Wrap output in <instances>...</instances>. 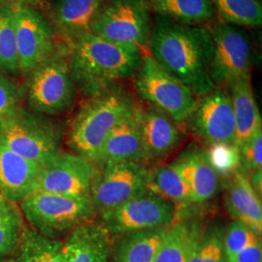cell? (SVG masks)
I'll list each match as a JSON object with an SVG mask.
<instances>
[{"label":"cell","instance_id":"cell-23","mask_svg":"<svg viewBox=\"0 0 262 262\" xmlns=\"http://www.w3.org/2000/svg\"><path fill=\"white\" fill-rule=\"evenodd\" d=\"M205 227L195 219L179 217L167 227L152 262H188L189 255Z\"/></svg>","mask_w":262,"mask_h":262},{"label":"cell","instance_id":"cell-18","mask_svg":"<svg viewBox=\"0 0 262 262\" xmlns=\"http://www.w3.org/2000/svg\"><path fill=\"white\" fill-rule=\"evenodd\" d=\"M107 0H56L51 24L69 44L91 34L94 19Z\"/></svg>","mask_w":262,"mask_h":262},{"label":"cell","instance_id":"cell-22","mask_svg":"<svg viewBox=\"0 0 262 262\" xmlns=\"http://www.w3.org/2000/svg\"><path fill=\"white\" fill-rule=\"evenodd\" d=\"M230 95L236 126V147L262 127L261 115L253 94L251 77L237 80L225 88Z\"/></svg>","mask_w":262,"mask_h":262},{"label":"cell","instance_id":"cell-7","mask_svg":"<svg viewBox=\"0 0 262 262\" xmlns=\"http://www.w3.org/2000/svg\"><path fill=\"white\" fill-rule=\"evenodd\" d=\"M133 83L141 99L177 123L186 122L196 104L193 92L163 70L150 55L143 56Z\"/></svg>","mask_w":262,"mask_h":262},{"label":"cell","instance_id":"cell-1","mask_svg":"<svg viewBox=\"0 0 262 262\" xmlns=\"http://www.w3.org/2000/svg\"><path fill=\"white\" fill-rule=\"evenodd\" d=\"M147 48L163 70L188 86L197 97L215 89L210 77L213 39L208 28L156 15Z\"/></svg>","mask_w":262,"mask_h":262},{"label":"cell","instance_id":"cell-6","mask_svg":"<svg viewBox=\"0 0 262 262\" xmlns=\"http://www.w3.org/2000/svg\"><path fill=\"white\" fill-rule=\"evenodd\" d=\"M19 205L31 228L52 239L69 234L97 216L91 197L35 191L21 200Z\"/></svg>","mask_w":262,"mask_h":262},{"label":"cell","instance_id":"cell-12","mask_svg":"<svg viewBox=\"0 0 262 262\" xmlns=\"http://www.w3.org/2000/svg\"><path fill=\"white\" fill-rule=\"evenodd\" d=\"M190 130L208 145H235L236 126L230 95L224 86L197 97L187 121Z\"/></svg>","mask_w":262,"mask_h":262},{"label":"cell","instance_id":"cell-20","mask_svg":"<svg viewBox=\"0 0 262 262\" xmlns=\"http://www.w3.org/2000/svg\"><path fill=\"white\" fill-rule=\"evenodd\" d=\"M170 164L186 180L195 203H204L215 196L221 177L205 151L198 148L189 149Z\"/></svg>","mask_w":262,"mask_h":262},{"label":"cell","instance_id":"cell-5","mask_svg":"<svg viewBox=\"0 0 262 262\" xmlns=\"http://www.w3.org/2000/svg\"><path fill=\"white\" fill-rule=\"evenodd\" d=\"M67 56L68 48L57 47L26 76L23 99L30 111L56 117L75 107L79 93L69 73Z\"/></svg>","mask_w":262,"mask_h":262},{"label":"cell","instance_id":"cell-10","mask_svg":"<svg viewBox=\"0 0 262 262\" xmlns=\"http://www.w3.org/2000/svg\"><path fill=\"white\" fill-rule=\"evenodd\" d=\"M209 30L213 39L210 77L215 86L226 88L234 81L251 77L252 44L243 28L221 21Z\"/></svg>","mask_w":262,"mask_h":262},{"label":"cell","instance_id":"cell-13","mask_svg":"<svg viewBox=\"0 0 262 262\" xmlns=\"http://www.w3.org/2000/svg\"><path fill=\"white\" fill-rule=\"evenodd\" d=\"M13 9L20 75L27 76L56 51V31L37 8Z\"/></svg>","mask_w":262,"mask_h":262},{"label":"cell","instance_id":"cell-14","mask_svg":"<svg viewBox=\"0 0 262 262\" xmlns=\"http://www.w3.org/2000/svg\"><path fill=\"white\" fill-rule=\"evenodd\" d=\"M97 171L98 168L89 159L61 150L43 165L35 191L90 197Z\"/></svg>","mask_w":262,"mask_h":262},{"label":"cell","instance_id":"cell-34","mask_svg":"<svg viewBox=\"0 0 262 262\" xmlns=\"http://www.w3.org/2000/svg\"><path fill=\"white\" fill-rule=\"evenodd\" d=\"M240 167L248 173L262 169V127L238 147Z\"/></svg>","mask_w":262,"mask_h":262},{"label":"cell","instance_id":"cell-15","mask_svg":"<svg viewBox=\"0 0 262 262\" xmlns=\"http://www.w3.org/2000/svg\"><path fill=\"white\" fill-rule=\"evenodd\" d=\"M148 159L141 136L136 108L111 131L94 161V165L100 169L124 162L144 163Z\"/></svg>","mask_w":262,"mask_h":262},{"label":"cell","instance_id":"cell-11","mask_svg":"<svg viewBox=\"0 0 262 262\" xmlns=\"http://www.w3.org/2000/svg\"><path fill=\"white\" fill-rule=\"evenodd\" d=\"M149 177L150 170L144 163L124 162L98 169L90 194L97 216L150 189Z\"/></svg>","mask_w":262,"mask_h":262},{"label":"cell","instance_id":"cell-26","mask_svg":"<svg viewBox=\"0 0 262 262\" xmlns=\"http://www.w3.org/2000/svg\"><path fill=\"white\" fill-rule=\"evenodd\" d=\"M8 262H64L62 242L26 227Z\"/></svg>","mask_w":262,"mask_h":262},{"label":"cell","instance_id":"cell-29","mask_svg":"<svg viewBox=\"0 0 262 262\" xmlns=\"http://www.w3.org/2000/svg\"><path fill=\"white\" fill-rule=\"evenodd\" d=\"M25 229L19 204L0 194V257L15 251Z\"/></svg>","mask_w":262,"mask_h":262},{"label":"cell","instance_id":"cell-30","mask_svg":"<svg viewBox=\"0 0 262 262\" xmlns=\"http://www.w3.org/2000/svg\"><path fill=\"white\" fill-rule=\"evenodd\" d=\"M224 21L240 28H260L262 4L260 0H211Z\"/></svg>","mask_w":262,"mask_h":262},{"label":"cell","instance_id":"cell-3","mask_svg":"<svg viewBox=\"0 0 262 262\" xmlns=\"http://www.w3.org/2000/svg\"><path fill=\"white\" fill-rule=\"evenodd\" d=\"M136 108L133 97L118 84L85 98L66 130L67 147L94 164L111 131Z\"/></svg>","mask_w":262,"mask_h":262},{"label":"cell","instance_id":"cell-39","mask_svg":"<svg viewBox=\"0 0 262 262\" xmlns=\"http://www.w3.org/2000/svg\"><path fill=\"white\" fill-rule=\"evenodd\" d=\"M0 258H2V257H0Z\"/></svg>","mask_w":262,"mask_h":262},{"label":"cell","instance_id":"cell-38","mask_svg":"<svg viewBox=\"0 0 262 262\" xmlns=\"http://www.w3.org/2000/svg\"><path fill=\"white\" fill-rule=\"evenodd\" d=\"M249 182L253 188V190L256 192V194L261 198L262 194V169L255 170L250 173V176H248Z\"/></svg>","mask_w":262,"mask_h":262},{"label":"cell","instance_id":"cell-32","mask_svg":"<svg viewBox=\"0 0 262 262\" xmlns=\"http://www.w3.org/2000/svg\"><path fill=\"white\" fill-rule=\"evenodd\" d=\"M261 240L253 230L240 222L233 221L224 229L225 259L229 261L234 255L248 246Z\"/></svg>","mask_w":262,"mask_h":262},{"label":"cell","instance_id":"cell-17","mask_svg":"<svg viewBox=\"0 0 262 262\" xmlns=\"http://www.w3.org/2000/svg\"><path fill=\"white\" fill-rule=\"evenodd\" d=\"M42 167L0 143V194L19 203L36 190Z\"/></svg>","mask_w":262,"mask_h":262},{"label":"cell","instance_id":"cell-24","mask_svg":"<svg viewBox=\"0 0 262 262\" xmlns=\"http://www.w3.org/2000/svg\"><path fill=\"white\" fill-rule=\"evenodd\" d=\"M167 227L114 236L110 262H152Z\"/></svg>","mask_w":262,"mask_h":262},{"label":"cell","instance_id":"cell-2","mask_svg":"<svg viewBox=\"0 0 262 262\" xmlns=\"http://www.w3.org/2000/svg\"><path fill=\"white\" fill-rule=\"evenodd\" d=\"M69 45V73L84 98L133 77L144 56L138 48L115 44L92 33Z\"/></svg>","mask_w":262,"mask_h":262},{"label":"cell","instance_id":"cell-37","mask_svg":"<svg viewBox=\"0 0 262 262\" xmlns=\"http://www.w3.org/2000/svg\"><path fill=\"white\" fill-rule=\"evenodd\" d=\"M0 5L8 6L11 8L32 7L38 9V7L41 5V0H0Z\"/></svg>","mask_w":262,"mask_h":262},{"label":"cell","instance_id":"cell-8","mask_svg":"<svg viewBox=\"0 0 262 262\" xmlns=\"http://www.w3.org/2000/svg\"><path fill=\"white\" fill-rule=\"evenodd\" d=\"M148 0H107L91 33L122 46L147 48L151 28Z\"/></svg>","mask_w":262,"mask_h":262},{"label":"cell","instance_id":"cell-35","mask_svg":"<svg viewBox=\"0 0 262 262\" xmlns=\"http://www.w3.org/2000/svg\"><path fill=\"white\" fill-rule=\"evenodd\" d=\"M23 101V89L10 77L0 73V120Z\"/></svg>","mask_w":262,"mask_h":262},{"label":"cell","instance_id":"cell-21","mask_svg":"<svg viewBox=\"0 0 262 262\" xmlns=\"http://www.w3.org/2000/svg\"><path fill=\"white\" fill-rule=\"evenodd\" d=\"M225 206L233 221L247 225L261 238V198L253 190L248 176L240 170L231 176L227 186Z\"/></svg>","mask_w":262,"mask_h":262},{"label":"cell","instance_id":"cell-31","mask_svg":"<svg viewBox=\"0 0 262 262\" xmlns=\"http://www.w3.org/2000/svg\"><path fill=\"white\" fill-rule=\"evenodd\" d=\"M224 229L221 225L204 228L191 251L188 262H226Z\"/></svg>","mask_w":262,"mask_h":262},{"label":"cell","instance_id":"cell-4","mask_svg":"<svg viewBox=\"0 0 262 262\" xmlns=\"http://www.w3.org/2000/svg\"><path fill=\"white\" fill-rule=\"evenodd\" d=\"M66 136L60 122L21 105L0 120V143L41 165L62 150Z\"/></svg>","mask_w":262,"mask_h":262},{"label":"cell","instance_id":"cell-33","mask_svg":"<svg viewBox=\"0 0 262 262\" xmlns=\"http://www.w3.org/2000/svg\"><path fill=\"white\" fill-rule=\"evenodd\" d=\"M206 152L209 161L220 175H233L240 167L239 151L236 145L212 144Z\"/></svg>","mask_w":262,"mask_h":262},{"label":"cell","instance_id":"cell-19","mask_svg":"<svg viewBox=\"0 0 262 262\" xmlns=\"http://www.w3.org/2000/svg\"><path fill=\"white\" fill-rule=\"evenodd\" d=\"M141 136L149 159L168 155L181 141V132L176 122L159 110L137 107Z\"/></svg>","mask_w":262,"mask_h":262},{"label":"cell","instance_id":"cell-16","mask_svg":"<svg viewBox=\"0 0 262 262\" xmlns=\"http://www.w3.org/2000/svg\"><path fill=\"white\" fill-rule=\"evenodd\" d=\"M114 236L96 219L80 225L62 243L64 262H110Z\"/></svg>","mask_w":262,"mask_h":262},{"label":"cell","instance_id":"cell-36","mask_svg":"<svg viewBox=\"0 0 262 262\" xmlns=\"http://www.w3.org/2000/svg\"><path fill=\"white\" fill-rule=\"evenodd\" d=\"M228 262H262L261 240L248 246Z\"/></svg>","mask_w":262,"mask_h":262},{"label":"cell","instance_id":"cell-9","mask_svg":"<svg viewBox=\"0 0 262 262\" xmlns=\"http://www.w3.org/2000/svg\"><path fill=\"white\" fill-rule=\"evenodd\" d=\"M179 213L177 205L148 189L121 206L98 215V222L113 236L164 228L172 225Z\"/></svg>","mask_w":262,"mask_h":262},{"label":"cell","instance_id":"cell-28","mask_svg":"<svg viewBox=\"0 0 262 262\" xmlns=\"http://www.w3.org/2000/svg\"><path fill=\"white\" fill-rule=\"evenodd\" d=\"M0 73L20 76L14 9L4 5H0Z\"/></svg>","mask_w":262,"mask_h":262},{"label":"cell","instance_id":"cell-25","mask_svg":"<svg viewBox=\"0 0 262 262\" xmlns=\"http://www.w3.org/2000/svg\"><path fill=\"white\" fill-rule=\"evenodd\" d=\"M148 2L156 15L188 26H200L215 15L211 0H148Z\"/></svg>","mask_w":262,"mask_h":262},{"label":"cell","instance_id":"cell-27","mask_svg":"<svg viewBox=\"0 0 262 262\" xmlns=\"http://www.w3.org/2000/svg\"><path fill=\"white\" fill-rule=\"evenodd\" d=\"M149 187L177 206L195 203L186 180L171 164L161 165L150 171Z\"/></svg>","mask_w":262,"mask_h":262}]
</instances>
